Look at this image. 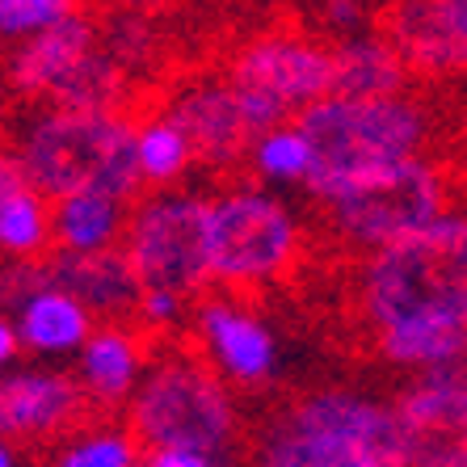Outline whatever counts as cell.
Instances as JSON below:
<instances>
[{
    "mask_svg": "<svg viewBox=\"0 0 467 467\" xmlns=\"http://www.w3.org/2000/svg\"><path fill=\"white\" fill-rule=\"evenodd\" d=\"M349 325L370 341L396 328L467 333V215H446L391 249L362 257L349 283Z\"/></svg>",
    "mask_w": 467,
    "mask_h": 467,
    "instance_id": "1",
    "label": "cell"
},
{
    "mask_svg": "<svg viewBox=\"0 0 467 467\" xmlns=\"http://www.w3.org/2000/svg\"><path fill=\"white\" fill-rule=\"evenodd\" d=\"M291 127L307 148L304 185L316 202L346 194L404 161H417L430 143V119L409 98H328L295 114Z\"/></svg>",
    "mask_w": 467,
    "mask_h": 467,
    "instance_id": "2",
    "label": "cell"
},
{
    "mask_svg": "<svg viewBox=\"0 0 467 467\" xmlns=\"http://www.w3.org/2000/svg\"><path fill=\"white\" fill-rule=\"evenodd\" d=\"M253 467H413L391 404L325 388L286 400L261 430Z\"/></svg>",
    "mask_w": 467,
    "mask_h": 467,
    "instance_id": "3",
    "label": "cell"
},
{
    "mask_svg": "<svg viewBox=\"0 0 467 467\" xmlns=\"http://www.w3.org/2000/svg\"><path fill=\"white\" fill-rule=\"evenodd\" d=\"M22 169L43 198H114L143 202L135 127L119 114H47L26 135Z\"/></svg>",
    "mask_w": 467,
    "mask_h": 467,
    "instance_id": "4",
    "label": "cell"
},
{
    "mask_svg": "<svg viewBox=\"0 0 467 467\" xmlns=\"http://www.w3.org/2000/svg\"><path fill=\"white\" fill-rule=\"evenodd\" d=\"M451 211H455V194L442 164L434 156H417L337 198H320L316 223L333 249H346V261H362L425 232Z\"/></svg>",
    "mask_w": 467,
    "mask_h": 467,
    "instance_id": "5",
    "label": "cell"
},
{
    "mask_svg": "<svg viewBox=\"0 0 467 467\" xmlns=\"http://www.w3.org/2000/svg\"><path fill=\"white\" fill-rule=\"evenodd\" d=\"M130 442L140 451H194L219 455L236 438V409L228 388L215 375L202 349H190L185 358H164L152 375L135 388L127 413Z\"/></svg>",
    "mask_w": 467,
    "mask_h": 467,
    "instance_id": "6",
    "label": "cell"
},
{
    "mask_svg": "<svg viewBox=\"0 0 467 467\" xmlns=\"http://www.w3.org/2000/svg\"><path fill=\"white\" fill-rule=\"evenodd\" d=\"M333 38L307 26H274L240 43L228 59V85L257 135L286 127L307 106L333 98Z\"/></svg>",
    "mask_w": 467,
    "mask_h": 467,
    "instance_id": "7",
    "label": "cell"
},
{
    "mask_svg": "<svg viewBox=\"0 0 467 467\" xmlns=\"http://www.w3.org/2000/svg\"><path fill=\"white\" fill-rule=\"evenodd\" d=\"M207 257L215 286L257 295L299 278L304 232L278 198L257 190H228L207 211Z\"/></svg>",
    "mask_w": 467,
    "mask_h": 467,
    "instance_id": "8",
    "label": "cell"
},
{
    "mask_svg": "<svg viewBox=\"0 0 467 467\" xmlns=\"http://www.w3.org/2000/svg\"><path fill=\"white\" fill-rule=\"evenodd\" d=\"M207 211L211 202L198 194L143 198L135 207L122 253L143 295L185 304L215 286L207 257Z\"/></svg>",
    "mask_w": 467,
    "mask_h": 467,
    "instance_id": "9",
    "label": "cell"
},
{
    "mask_svg": "<svg viewBox=\"0 0 467 467\" xmlns=\"http://www.w3.org/2000/svg\"><path fill=\"white\" fill-rule=\"evenodd\" d=\"M370 34L409 77H467V0H409L370 9Z\"/></svg>",
    "mask_w": 467,
    "mask_h": 467,
    "instance_id": "10",
    "label": "cell"
},
{
    "mask_svg": "<svg viewBox=\"0 0 467 467\" xmlns=\"http://www.w3.org/2000/svg\"><path fill=\"white\" fill-rule=\"evenodd\" d=\"M106 404L67 375H13L0 383V438L13 442H59L101 430Z\"/></svg>",
    "mask_w": 467,
    "mask_h": 467,
    "instance_id": "11",
    "label": "cell"
},
{
    "mask_svg": "<svg viewBox=\"0 0 467 467\" xmlns=\"http://www.w3.org/2000/svg\"><path fill=\"white\" fill-rule=\"evenodd\" d=\"M413 467H467V362L430 370L391 404Z\"/></svg>",
    "mask_w": 467,
    "mask_h": 467,
    "instance_id": "12",
    "label": "cell"
},
{
    "mask_svg": "<svg viewBox=\"0 0 467 467\" xmlns=\"http://www.w3.org/2000/svg\"><path fill=\"white\" fill-rule=\"evenodd\" d=\"M161 114L173 122L190 143V156L207 169H236L249 148H257V130L249 127L232 85H190L173 101H164Z\"/></svg>",
    "mask_w": 467,
    "mask_h": 467,
    "instance_id": "13",
    "label": "cell"
},
{
    "mask_svg": "<svg viewBox=\"0 0 467 467\" xmlns=\"http://www.w3.org/2000/svg\"><path fill=\"white\" fill-rule=\"evenodd\" d=\"M38 265H43L47 291L72 295L88 316L109 320V328H122V320H135V325H140L143 291H140V283H135V270H130V261L122 249L88 253V257L47 253V257H38Z\"/></svg>",
    "mask_w": 467,
    "mask_h": 467,
    "instance_id": "14",
    "label": "cell"
},
{
    "mask_svg": "<svg viewBox=\"0 0 467 467\" xmlns=\"http://www.w3.org/2000/svg\"><path fill=\"white\" fill-rule=\"evenodd\" d=\"M93 51H98V26L85 17V9H77L67 22L34 34L30 43L13 55L9 77L30 98H51Z\"/></svg>",
    "mask_w": 467,
    "mask_h": 467,
    "instance_id": "15",
    "label": "cell"
},
{
    "mask_svg": "<svg viewBox=\"0 0 467 467\" xmlns=\"http://www.w3.org/2000/svg\"><path fill=\"white\" fill-rule=\"evenodd\" d=\"M198 333H202L207 349L215 354V362L228 370L232 379L257 383L270 375L274 341L240 304L202 299V304H198Z\"/></svg>",
    "mask_w": 467,
    "mask_h": 467,
    "instance_id": "16",
    "label": "cell"
},
{
    "mask_svg": "<svg viewBox=\"0 0 467 467\" xmlns=\"http://www.w3.org/2000/svg\"><path fill=\"white\" fill-rule=\"evenodd\" d=\"M135 207L114 198H59L51 202V253H109L122 249Z\"/></svg>",
    "mask_w": 467,
    "mask_h": 467,
    "instance_id": "17",
    "label": "cell"
},
{
    "mask_svg": "<svg viewBox=\"0 0 467 467\" xmlns=\"http://www.w3.org/2000/svg\"><path fill=\"white\" fill-rule=\"evenodd\" d=\"M333 98H354V101H379V98H400L409 85V72L396 59L388 43H379L375 34L370 38H341L333 43Z\"/></svg>",
    "mask_w": 467,
    "mask_h": 467,
    "instance_id": "18",
    "label": "cell"
},
{
    "mask_svg": "<svg viewBox=\"0 0 467 467\" xmlns=\"http://www.w3.org/2000/svg\"><path fill=\"white\" fill-rule=\"evenodd\" d=\"M135 370H140V346L127 328H101L85 341V388L93 400L119 404L122 396L135 383Z\"/></svg>",
    "mask_w": 467,
    "mask_h": 467,
    "instance_id": "19",
    "label": "cell"
},
{
    "mask_svg": "<svg viewBox=\"0 0 467 467\" xmlns=\"http://www.w3.org/2000/svg\"><path fill=\"white\" fill-rule=\"evenodd\" d=\"M17 337L34 349H67L88 341V312L64 291H38L22 304Z\"/></svg>",
    "mask_w": 467,
    "mask_h": 467,
    "instance_id": "20",
    "label": "cell"
},
{
    "mask_svg": "<svg viewBox=\"0 0 467 467\" xmlns=\"http://www.w3.org/2000/svg\"><path fill=\"white\" fill-rule=\"evenodd\" d=\"M0 253L17 261H38L51 253V202L34 185L0 207Z\"/></svg>",
    "mask_w": 467,
    "mask_h": 467,
    "instance_id": "21",
    "label": "cell"
},
{
    "mask_svg": "<svg viewBox=\"0 0 467 467\" xmlns=\"http://www.w3.org/2000/svg\"><path fill=\"white\" fill-rule=\"evenodd\" d=\"M135 148H140V173L143 185H164L182 177L190 169V143L173 122L156 114V119H143V130H135Z\"/></svg>",
    "mask_w": 467,
    "mask_h": 467,
    "instance_id": "22",
    "label": "cell"
},
{
    "mask_svg": "<svg viewBox=\"0 0 467 467\" xmlns=\"http://www.w3.org/2000/svg\"><path fill=\"white\" fill-rule=\"evenodd\" d=\"M253 161L265 177H278V182H304L307 177V148L304 140L295 135V127L270 130V135H261L257 148H253Z\"/></svg>",
    "mask_w": 467,
    "mask_h": 467,
    "instance_id": "23",
    "label": "cell"
},
{
    "mask_svg": "<svg viewBox=\"0 0 467 467\" xmlns=\"http://www.w3.org/2000/svg\"><path fill=\"white\" fill-rule=\"evenodd\" d=\"M59 467H140V446L130 434H88L59 455Z\"/></svg>",
    "mask_w": 467,
    "mask_h": 467,
    "instance_id": "24",
    "label": "cell"
},
{
    "mask_svg": "<svg viewBox=\"0 0 467 467\" xmlns=\"http://www.w3.org/2000/svg\"><path fill=\"white\" fill-rule=\"evenodd\" d=\"M77 5L64 0H0V34H43L51 26L67 22Z\"/></svg>",
    "mask_w": 467,
    "mask_h": 467,
    "instance_id": "25",
    "label": "cell"
},
{
    "mask_svg": "<svg viewBox=\"0 0 467 467\" xmlns=\"http://www.w3.org/2000/svg\"><path fill=\"white\" fill-rule=\"evenodd\" d=\"M442 164L446 182H451V194H455V207H467V119L451 130V140H446V152L434 156Z\"/></svg>",
    "mask_w": 467,
    "mask_h": 467,
    "instance_id": "26",
    "label": "cell"
},
{
    "mask_svg": "<svg viewBox=\"0 0 467 467\" xmlns=\"http://www.w3.org/2000/svg\"><path fill=\"white\" fill-rule=\"evenodd\" d=\"M26 185H30V177H26L22 161H13V156H0V207H5L13 194H22Z\"/></svg>",
    "mask_w": 467,
    "mask_h": 467,
    "instance_id": "27",
    "label": "cell"
},
{
    "mask_svg": "<svg viewBox=\"0 0 467 467\" xmlns=\"http://www.w3.org/2000/svg\"><path fill=\"white\" fill-rule=\"evenodd\" d=\"M143 467H219V463L207 455H194V451H152Z\"/></svg>",
    "mask_w": 467,
    "mask_h": 467,
    "instance_id": "28",
    "label": "cell"
},
{
    "mask_svg": "<svg viewBox=\"0 0 467 467\" xmlns=\"http://www.w3.org/2000/svg\"><path fill=\"white\" fill-rule=\"evenodd\" d=\"M17 346H22V337H17V328H13L9 320L0 316V367H5V362H9L13 354H17Z\"/></svg>",
    "mask_w": 467,
    "mask_h": 467,
    "instance_id": "29",
    "label": "cell"
},
{
    "mask_svg": "<svg viewBox=\"0 0 467 467\" xmlns=\"http://www.w3.org/2000/svg\"><path fill=\"white\" fill-rule=\"evenodd\" d=\"M0 467H13V455H9V446L0 442Z\"/></svg>",
    "mask_w": 467,
    "mask_h": 467,
    "instance_id": "30",
    "label": "cell"
}]
</instances>
